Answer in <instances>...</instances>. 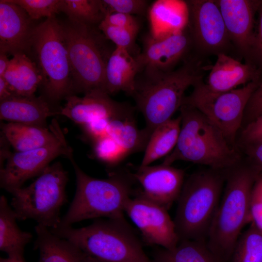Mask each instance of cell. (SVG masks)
<instances>
[{"label":"cell","mask_w":262,"mask_h":262,"mask_svg":"<svg viewBox=\"0 0 262 262\" xmlns=\"http://www.w3.org/2000/svg\"><path fill=\"white\" fill-rule=\"evenodd\" d=\"M258 176L243 157L226 172L225 187L212 221L206 244L221 262H228L244 226L251 222L249 205Z\"/></svg>","instance_id":"1"},{"label":"cell","mask_w":262,"mask_h":262,"mask_svg":"<svg viewBox=\"0 0 262 262\" xmlns=\"http://www.w3.org/2000/svg\"><path fill=\"white\" fill-rule=\"evenodd\" d=\"M180 128L173 150L162 164L183 161L214 169L227 170L243 159L238 147L230 144L221 131L194 107L182 105Z\"/></svg>","instance_id":"2"},{"label":"cell","mask_w":262,"mask_h":262,"mask_svg":"<svg viewBox=\"0 0 262 262\" xmlns=\"http://www.w3.org/2000/svg\"><path fill=\"white\" fill-rule=\"evenodd\" d=\"M49 229L76 245L87 262H153L124 217L97 219L80 228Z\"/></svg>","instance_id":"3"},{"label":"cell","mask_w":262,"mask_h":262,"mask_svg":"<svg viewBox=\"0 0 262 262\" xmlns=\"http://www.w3.org/2000/svg\"><path fill=\"white\" fill-rule=\"evenodd\" d=\"M76 181L74 197L58 227L72 226L89 219L124 217V208L132 193V174L111 172L106 179L91 177L83 172L73 156L69 159Z\"/></svg>","instance_id":"4"},{"label":"cell","mask_w":262,"mask_h":262,"mask_svg":"<svg viewBox=\"0 0 262 262\" xmlns=\"http://www.w3.org/2000/svg\"><path fill=\"white\" fill-rule=\"evenodd\" d=\"M203 67L196 58L188 60L178 68L153 75L145 79H136L132 96L137 109L143 114L150 136L154 129L172 118L182 106L185 92L203 80Z\"/></svg>","instance_id":"5"},{"label":"cell","mask_w":262,"mask_h":262,"mask_svg":"<svg viewBox=\"0 0 262 262\" xmlns=\"http://www.w3.org/2000/svg\"><path fill=\"white\" fill-rule=\"evenodd\" d=\"M227 170H199L184 180L174 220L180 241H206L221 199Z\"/></svg>","instance_id":"6"},{"label":"cell","mask_w":262,"mask_h":262,"mask_svg":"<svg viewBox=\"0 0 262 262\" xmlns=\"http://www.w3.org/2000/svg\"><path fill=\"white\" fill-rule=\"evenodd\" d=\"M68 180L67 172L57 162L48 166L29 186L11 191L10 205L17 220L33 219L49 229L57 228L60 210L67 202Z\"/></svg>","instance_id":"7"},{"label":"cell","mask_w":262,"mask_h":262,"mask_svg":"<svg viewBox=\"0 0 262 262\" xmlns=\"http://www.w3.org/2000/svg\"><path fill=\"white\" fill-rule=\"evenodd\" d=\"M62 26L71 70V95L104 91L105 69L112 52L108 53L103 36L93 25L69 21Z\"/></svg>","instance_id":"8"},{"label":"cell","mask_w":262,"mask_h":262,"mask_svg":"<svg viewBox=\"0 0 262 262\" xmlns=\"http://www.w3.org/2000/svg\"><path fill=\"white\" fill-rule=\"evenodd\" d=\"M42 77L45 97L52 103L72 94L71 67L63 28L55 16L35 26L32 47Z\"/></svg>","instance_id":"9"},{"label":"cell","mask_w":262,"mask_h":262,"mask_svg":"<svg viewBox=\"0 0 262 262\" xmlns=\"http://www.w3.org/2000/svg\"><path fill=\"white\" fill-rule=\"evenodd\" d=\"M260 81L251 82L219 94L206 91L200 85V81L193 86L192 93L184 97L182 105H190L199 110L231 145L238 147L237 140L242 128L246 108Z\"/></svg>","instance_id":"10"},{"label":"cell","mask_w":262,"mask_h":262,"mask_svg":"<svg viewBox=\"0 0 262 262\" xmlns=\"http://www.w3.org/2000/svg\"><path fill=\"white\" fill-rule=\"evenodd\" d=\"M58 156L69 159L73 151L62 130L52 143L39 148L12 152L6 147L1 150L0 185L10 193L22 187L28 180L39 176Z\"/></svg>","instance_id":"11"},{"label":"cell","mask_w":262,"mask_h":262,"mask_svg":"<svg viewBox=\"0 0 262 262\" xmlns=\"http://www.w3.org/2000/svg\"><path fill=\"white\" fill-rule=\"evenodd\" d=\"M185 2L188 11L187 26L193 46L203 54L227 53L232 44L216 0H191Z\"/></svg>","instance_id":"12"},{"label":"cell","mask_w":262,"mask_h":262,"mask_svg":"<svg viewBox=\"0 0 262 262\" xmlns=\"http://www.w3.org/2000/svg\"><path fill=\"white\" fill-rule=\"evenodd\" d=\"M167 211L140 193L130 198L124 208V213L138 228L147 243L171 249L178 244L180 239Z\"/></svg>","instance_id":"13"},{"label":"cell","mask_w":262,"mask_h":262,"mask_svg":"<svg viewBox=\"0 0 262 262\" xmlns=\"http://www.w3.org/2000/svg\"><path fill=\"white\" fill-rule=\"evenodd\" d=\"M187 27L164 36L154 37L149 34L144 38L142 51L137 56L145 74L172 71L186 56L193 46Z\"/></svg>","instance_id":"14"},{"label":"cell","mask_w":262,"mask_h":262,"mask_svg":"<svg viewBox=\"0 0 262 262\" xmlns=\"http://www.w3.org/2000/svg\"><path fill=\"white\" fill-rule=\"evenodd\" d=\"M65 99L66 102L61 108V115L82 126L100 119L133 116L131 107L113 100L102 90L89 92L82 97L70 95Z\"/></svg>","instance_id":"15"},{"label":"cell","mask_w":262,"mask_h":262,"mask_svg":"<svg viewBox=\"0 0 262 262\" xmlns=\"http://www.w3.org/2000/svg\"><path fill=\"white\" fill-rule=\"evenodd\" d=\"M131 174L142 187L139 193L167 210L178 200L185 180L184 170L163 164L140 165Z\"/></svg>","instance_id":"16"},{"label":"cell","mask_w":262,"mask_h":262,"mask_svg":"<svg viewBox=\"0 0 262 262\" xmlns=\"http://www.w3.org/2000/svg\"><path fill=\"white\" fill-rule=\"evenodd\" d=\"M261 0H216L230 41L248 60L254 35L255 14Z\"/></svg>","instance_id":"17"},{"label":"cell","mask_w":262,"mask_h":262,"mask_svg":"<svg viewBox=\"0 0 262 262\" xmlns=\"http://www.w3.org/2000/svg\"><path fill=\"white\" fill-rule=\"evenodd\" d=\"M32 19L10 0L0 1V52L25 53L32 47Z\"/></svg>","instance_id":"18"},{"label":"cell","mask_w":262,"mask_h":262,"mask_svg":"<svg viewBox=\"0 0 262 262\" xmlns=\"http://www.w3.org/2000/svg\"><path fill=\"white\" fill-rule=\"evenodd\" d=\"M206 82L200 84L206 91L214 94L228 92L250 82L261 81L260 68L250 62L243 63L227 53L216 55Z\"/></svg>","instance_id":"19"},{"label":"cell","mask_w":262,"mask_h":262,"mask_svg":"<svg viewBox=\"0 0 262 262\" xmlns=\"http://www.w3.org/2000/svg\"><path fill=\"white\" fill-rule=\"evenodd\" d=\"M44 96L13 95L0 101V118L8 122L47 127L48 118L61 115V107H56Z\"/></svg>","instance_id":"20"},{"label":"cell","mask_w":262,"mask_h":262,"mask_svg":"<svg viewBox=\"0 0 262 262\" xmlns=\"http://www.w3.org/2000/svg\"><path fill=\"white\" fill-rule=\"evenodd\" d=\"M142 71L137 58L127 50L116 48L110 55L104 72V90L109 95L123 91L132 96L137 75Z\"/></svg>","instance_id":"21"},{"label":"cell","mask_w":262,"mask_h":262,"mask_svg":"<svg viewBox=\"0 0 262 262\" xmlns=\"http://www.w3.org/2000/svg\"><path fill=\"white\" fill-rule=\"evenodd\" d=\"M2 136L16 151L29 150L49 145L62 131L57 120L49 128L14 122L0 124Z\"/></svg>","instance_id":"22"},{"label":"cell","mask_w":262,"mask_h":262,"mask_svg":"<svg viewBox=\"0 0 262 262\" xmlns=\"http://www.w3.org/2000/svg\"><path fill=\"white\" fill-rule=\"evenodd\" d=\"M34 229V247L39 252L38 262H87L81 250L69 240L41 225L37 224Z\"/></svg>","instance_id":"23"},{"label":"cell","mask_w":262,"mask_h":262,"mask_svg":"<svg viewBox=\"0 0 262 262\" xmlns=\"http://www.w3.org/2000/svg\"><path fill=\"white\" fill-rule=\"evenodd\" d=\"M150 34L160 37L187 26L188 11L184 2L158 0L149 9Z\"/></svg>","instance_id":"24"},{"label":"cell","mask_w":262,"mask_h":262,"mask_svg":"<svg viewBox=\"0 0 262 262\" xmlns=\"http://www.w3.org/2000/svg\"><path fill=\"white\" fill-rule=\"evenodd\" d=\"M2 77L14 95L24 97L34 95L43 81L37 65L25 53L13 55Z\"/></svg>","instance_id":"25"},{"label":"cell","mask_w":262,"mask_h":262,"mask_svg":"<svg viewBox=\"0 0 262 262\" xmlns=\"http://www.w3.org/2000/svg\"><path fill=\"white\" fill-rule=\"evenodd\" d=\"M16 216L4 196L0 197V250L8 257L24 260V249L32 240L30 232L22 230Z\"/></svg>","instance_id":"26"},{"label":"cell","mask_w":262,"mask_h":262,"mask_svg":"<svg viewBox=\"0 0 262 262\" xmlns=\"http://www.w3.org/2000/svg\"><path fill=\"white\" fill-rule=\"evenodd\" d=\"M180 124L179 115L154 129L147 144L140 165H150L155 161L166 157L173 150L178 141Z\"/></svg>","instance_id":"27"},{"label":"cell","mask_w":262,"mask_h":262,"mask_svg":"<svg viewBox=\"0 0 262 262\" xmlns=\"http://www.w3.org/2000/svg\"><path fill=\"white\" fill-rule=\"evenodd\" d=\"M132 116L111 119L106 134L126 155L145 149L149 138L144 129L137 128Z\"/></svg>","instance_id":"28"},{"label":"cell","mask_w":262,"mask_h":262,"mask_svg":"<svg viewBox=\"0 0 262 262\" xmlns=\"http://www.w3.org/2000/svg\"><path fill=\"white\" fill-rule=\"evenodd\" d=\"M153 262H221L206 242L184 240L171 249L162 248L154 254Z\"/></svg>","instance_id":"29"},{"label":"cell","mask_w":262,"mask_h":262,"mask_svg":"<svg viewBox=\"0 0 262 262\" xmlns=\"http://www.w3.org/2000/svg\"><path fill=\"white\" fill-rule=\"evenodd\" d=\"M60 12L66 14L71 22L93 26L99 24L105 15L99 0H61Z\"/></svg>","instance_id":"30"},{"label":"cell","mask_w":262,"mask_h":262,"mask_svg":"<svg viewBox=\"0 0 262 262\" xmlns=\"http://www.w3.org/2000/svg\"><path fill=\"white\" fill-rule=\"evenodd\" d=\"M230 260L232 262H262V233L252 224L241 234Z\"/></svg>","instance_id":"31"},{"label":"cell","mask_w":262,"mask_h":262,"mask_svg":"<svg viewBox=\"0 0 262 262\" xmlns=\"http://www.w3.org/2000/svg\"><path fill=\"white\" fill-rule=\"evenodd\" d=\"M98 29L115 47L124 49L134 56L139 54L137 52L135 42L138 30L113 26L103 20L98 24Z\"/></svg>","instance_id":"32"},{"label":"cell","mask_w":262,"mask_h":262,"mask_svg":"<svg viewBox=\"0 0 262 262\" xmlns=\"http://www.w3.org/2000/svg\"><path fill=\"white\" fill-rule=\"evenodd\" d=\"M22 8L32 20L55 16L60 12L61 0H10Z\"/></svg>","instance_id":"33"},{"label":"cell","mask_w":262,"mask_h":262,"mask_svg":"<svg viewBox=\"0 0 262 262\" xmlns=\"http://www.w3.org/2000/svg\"><path fill=\"white\" fill-rule=\"evenodd\" d=\"M94 153L99 160L110 165L117 163L126 155L117 144L108 135L93 142Z\"/></svg>","instance_id":"34"},{"label":"cell","mask_w":262,"mask_h":262,"mask_svg":"<svg viewBox=\"0 0 262 262\" xmlns=\"http://www.w3.org/2000/svg\"><path fill=\"white\" fill-rule=\"evenodd\" d=\"M105 15L120 13L133 16L144 15L148 9V2L145 0H101Z\"/></svg>","instance_id":"35"},{"label":"cell","mask_w":262,"mask_h":262,"mask_svg":"<svg viewBox=\"0 0 262 262\" xmlns=\"http://www.w3.org/2000/svg\"><path fill=\"white\" fill-rule=\"evenodd\" d=\"M238 147L258 177H262V139L239 144Z\"/></svg>","instance_id":"36"},{"label":"cell","mask_w":262,"mask_h":262,"mask_svg":"<svg viewBox=\"0 0 262 262\" xmlns=\"http://www.w3.org/2000/svg\"><path fill=\"white\" fill-rule=\"evenodd\" d=\"M262 115V79L252 93L246 108L242 128Z\"/></svg>","instance_id":"37"},{"label":"cell","mask_w":262,"mask_h":262,"mask_svg":"<svg viewBox=\"0 0 262 262\" xmlns=\"http://www.w3.org/2000/svg\"><path fill=\"white\" fill-rule=\"evenodd\" d=\"M261 139H262V115L241 130L237 137V146L239 144Z\"/></svg>","instance_id":"38"},{"label":"cell","mask_w":262,"mask_h":262,"mask_svg":"<svg viewBox=\"0 0 262 262\" xmlns=\"http://www.w3.org/2000/svg\"><path fill=\"white\" fill-rule=\"evenodd\" d=\"M257 13L253 41L247 61L250 57H253L259 64L262 69V0H261Z\"/></svg>","instance_id":"39"},{"label":"cell","mask_w":262,"mask_h":262,"mask_svg":"<svg viewBox=\"0 0 262 262\" xmlns=\"http://www.w3.org/2000/svg\"><path fill=\"white\" fill-rule=\"evenodd\" d=\"M106 23L115 27L135 29H139L137 20L133 16L120 13H111L105 15L103 19Z\"/></svg>","instance_id":"40"},{"label":"cell","mask_w":262,"mask_h":262,"mask_svg":"<svg viewBox=\"0 0 262 262\" xmlns=\"http://www.w3.org/2000/svg\"><path fill=\"white\" fill-rule=\"evenodd\" d=\"M111 119L108 118L98 119L82 126L85 134L93 142L106 135L109 123Z\"/></svg>","instance_id":"41"},{"label":"cell","mask_w":262,"mask_h":262,"mask_svg":"<svg viewBox=\"0 0 262 262\" xmlns=\"http://www.w3.org/2000/svg\"><path fill=\"white\" fill-rule=\"evenodd\" d=\"M249 213L251 224L262 233V200L253 188L250 201Z\"/></svg>","instance_id":"42"},{"label":"cell","mask_w":262,"mask_h":262,"mask_svg":"<svg viewBox=\"0 0 262 262\" xmlns=\"http://www.w3.org/2000/svg\"><path fill=\"white\" fill-rule=\"evenodd\" d=\"M14 95L3 77H0V101Z\"/></svg>","instance_id":"43"},{"label":"cell","mask_w":262,"mask_h":262,"mask_svg":"<svg viewBox=\"0 0 262 262\" xmlns=\"http://www.w3.org/2000/svg\"><path fill=\"white\" fill-rule=\"evenodd\" d=\"M7 54L0 52V77H2L9 65L10 59H9Z\"/></svg>","instance_id":"44"},{"label":"cell","mask_w":262,"mask_h":262,"mask_svg":"<svg viewBox=\"0 0 262 262\" xmlns=\"http://www.w3.org/2000/svg\"><path fill=\"white\" fill-rule=\"evenodd\" d=\"M253 190L262 200V177H259L257 179L253 186Z\"/></svg>","instance_id":"45"},{"label":"cell","mask_w":262,"mask_h":262,"mask_svg":"<svg viewBox=\"0 0 262 262\" xmlns=\"http://www.w3.org/2000/svg\"><path fill=\"white\" fill-rule=\"evenodd\" d=\"M0 262H25L24 260H19L7 257L6 258H0Z\"/></svg>","instance_id":"46"}]
</instances>
